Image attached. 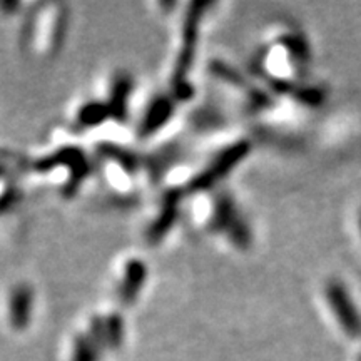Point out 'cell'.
<instances>
[{"instance_id": "obj_1", "label": "cell", "mask_w": 361, "mask_h": 361, "mask_svg": "<svg viewBox=\"0 0 361 361\" xmlns=\"http://www.w3.org/2000/svg\"><path fill=\"white\" fill-rule=\"evenodd\" d=\"M325 294L328 306L336 314L339 325L346 331H350V333L358 335L361 331V318L348 289L338 280H331L326 284Z\"/></svg>"}, {"instance_id": "obj_2", "label": "cell", "mask_w": 361, "mask_h": 361, "mask_svg": "<svg viewBox=\"0 0 361 361\" xmlns=\"http://www.w3.org/2000/svg\"><path fill=\"white\" fill-rule=\"evenodd\" d=\"M32 300H34V296H32L29 286H17L10 294L9 318L12 326L17 328V330H22L29 325L32 313Z\"/></svg>"}, {"instance_id": "obj_3", "label": "cell", "mask_w": 361, "mask_h": 361, "mask_svg": "<svg viewBox=\"0 0 361 361\" xmlns=\"http://www.w3.org/2000/svg\"><path fill=\"white\" fill-rule=\"evenodd\" d=\"M146 278V268L139 259H129L124 264L122 278L119 280V296L126 301H132Z\"/></svg>"}, {"instance_id": "obj_4", "label": "cell", "mask_w": 361, "mask_h": 361, "mask_svg": "<svg viewBox=\"0 0 361 361\" xmlns=\"http://www.w3.org/2000/svg\"><path fill=\"white\" fill-rule=\"evenodd\" d=\"M169 114V104L164 99L154 102L151 106V111L149 114H146V119H144V132H149L151 129H157L159 126H163L166 122V118Z\"/></svg>"}, {"instance_id": "obj_5", "label": "cell", "mask_w": 361, "mask_h": 361, "mask_svg": "<svg viewBox=\"0 0 361 361\" xmlns=\"http://www.w3.org/2000/svg\"><path fill=\"white\" fill-rule=\"evenodd\" d=\"M358 224H360V231H361V214H360V223Z\"/></svg>"}]
</instances>
